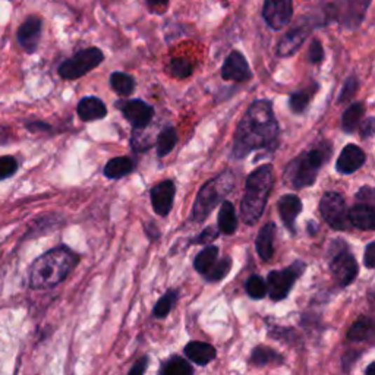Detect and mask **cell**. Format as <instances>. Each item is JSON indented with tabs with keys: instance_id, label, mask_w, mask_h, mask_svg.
Here are the masks:
<instances>
[{
	"instance_id": "obj_3",
	"label": "cell",
	"mask_w": 375,
	"mask_h": 375,
	"mask_svg": "<svg viewBox=\"0 0 375 375\" xmlns=\"http://www.w3.org/2000/svg\"><path fill=\"white\" fill-rule=\"evenodd\" d=\"M274 185V172L271 165L255 169L247 179L245 192L240 203V216L243 223L254 226L263 216L268 195Z\"/></svg>"
},
{
	"instance_id": "obj_32",
	"label": "cell",
	"mask_w": 375,
	"mask_h": 375,
	"mask_svg": "<svg viewBox=\"0 0 375 375\" xmlns=\"http://www.w3.org/2000/svg\"><path fill=\"white\" fill-rule=\"evenodd\" d=\"M219 257V248L214 245H207L193 261V267L200 274H205L207 270L214 264V261Z\"/></svg>"
},
{
	"instance_id": "obj_43",
	"label": "cell",
	"mask_w": 375,
	"mask_h": 375,
	"mask_svg": "<svg viewBox=\"0 0 375 375\" xmlns=\"http://www.w3.org/2000/svg\"><path fill=\"white\" fill-rule=\"evenodd\" d=\"M356 200H360L361 203L372 204V201H374V189L371 186H362L356 193Z\"/></svg>"
},
{
	"instance_id": "obj_6",
	"label": "cell",
	"mask_w": 375,
	"mask_h": 375,
	"mask_svg": "<svg viewBox=\"0 0 375 375\" xmlns=\"http://www.w3.org/2000/svg\"><path fill=\"white\" fill-rule=\"evenodd\" d=\"M369 2L371 0H322L325 20L356 28L362 22Z\"/></svg>"
},
{
	"instance_id": "obj_37",
	"label": "cell",
	"mask_w": 375,
	"mask_h": 375,
	"mask_svg": "<svg viewBox=\"0 0 375 375\" xmlns=\"http://www.w3.org/2000/svg\"><path fill=\"white\" fill-rule=\"evenodd\" d=\"M357 87H360V83H357V78L355 75H350L346 83L343 84V87H341L340 90V94L337 97V103H348L349 100H352V97L356 94L357 91Z\"/></svg>"
},
{
	"instance_id": "obj_11",
	"label": "cell",
	"mask_w": 375,
	"mask_h": 375,
	"mask_svg": "<svg viewBox=\"0 0 375 375\" xmlns=\"http://www.w3.org/2000/svg\"><path fill=\"white\" fill-rule=\"evenodd\" d=\"M115 106L123 113L125 119L134 126V129L146 128L154 118L153 106L146 104L142 100H122L116 102Z\"/></svg>"
},
{
	"instance_id": "obj_38",
	"label": "cell",
	"mask_w": 375,
	"mask_h": 375,
	"mask_svg": "<svg viewBox=\"0 0 375 375\" xmlns=\"http://www.w3.org/2000/svg\"><path fill=\"white\" fill-rule=\"evenodd\" d=\"M18 161L12 156H4L0 157V181H5V179L13 176L18 170Z\"/></svg>"
},
{
	"instance_id": "obj_47",
	"label": "cell",
	"mask_w": 375,
	"mask_h": 375,
	"mask_svg": "<svg viewBox=\"0 0 375 375\" xmlns=\"http://www.w3.org/2000/svg\"><path fill=\"white\" fill-rule=\"evenodd\" d=\"M145 232H146V235H149V238L151 240H156L160 236V231H158V227L154 224V221L145 227Z\"/></svg>"
},
{
	"instance_id": "obj_25",
	"label": "cell",
	"mask_w": 375,
	"mask_h": 375,
	"mask_svg": "<svg viewBox=\"0 0 375 375\" xmlns=\"http://www.w3.org/2000/svg\"><path fill=\"white\" fill-rule=\"evenodd\" d=\"M250 362L255 367H266V365H283L285 362V357L277 353L274 349L267 348V346H258L252 350L251 357H250Z\"/></svg>"
},
{
	"instance_id": "obj_36",
	"label": "cell",
	"mask_w": 375,
	"mask_h": 375,
	"mask_svg": "<svg viewBox=\"0 0 375 375\" xmlns=\"http://www.w3.org/2000/svg\"><path fill=\"white\" fill-rule=\"evenodd\" d=\"M170 74L177 79H185L192 74V64L185 57H175L170 62Z\"/></svg>"
},
{
	"instance_id": "obj_15",
	"label": "cell",
	"mask_w": 375,
	"mask_h": 375,
	"mask_svg": "<svg viewBox=\"0 0 375 375\" xmlns=\"http://www.w3.org/2000/svg\"><path fill=\"white\" fill-rule=\"evenodd\" d=\"M365 161H367V154L361 146L349 144L341 150L336 163V169L341 175H352L360 170L365 165Z\"/></svg>"
},
{
	"instance_id": "obj_17",
	"label": "cell",
	"mask_w": 375,
	"mask_h": 375,
	"mask_svg": "<svg viewBox=\"0 0 375 375\" xmlns=\"http://www.w3.org/2000/svg\"><path fill=\"white\" fill-rule=\"evenodd\" d=\"M277 207H279V214L286 226V229L292 235H296L295 221L302 211V201L299 200L298 195H293V193L283 195V197L279 200Z\"/></svg>"
},
{
	"instance_id": "obj_26",
	"label": "cell",
	"mask_w": 375,
	"mask_h": 375,
	"mask_svg": "<svg viewBox=\"0 0 375 375\" xmlns=\"http://www.w3.org/2000/svg\"><path fill=\"white\" fill-rule=\"evenodd\" d=\"M374 339V321L368 317H362L355 321L348 332V340L350 341H371Z\"/></svg>"
},
{
	"instance_id": "obj_28",
	"label": "cell",
	"mask_w": 375,
	"mask_h": 375,
	"mask_svg": "<svg viewBox=\"0 0 375 375\" xmlns=\"http://www.w3.org/2000/svg\"><path fill=\"white\" fill-rule=\"evenodd\" d=\"M161 375H192L193 368L188 361H185L181 356H172L168 361L161 364L158 371Z\"/></svg>"
},
{
	"instance_id": "obj_2",
	"label": "cell",
	"mask_w": 375,
	"mask_h": 375,
	"mask_svg": "<svg viewBox=\"0 0 375 375\" xmlns=\"http://www.w3.org/2000/svg\"><path fill=\"white\" fill-rule=\"evenodd\" d=\"M79 257L68 247H57L40 255L29 267V287L52 289L62 283L78 264Z\"/></svg>"
},
{
	"instance_id": "obj_9",
	"label": "cell",
	"mask_w": 375,
	"mask_h": 375,
	"mask_svg": "<svg viewBox=\"0 0 375 375\" xmlns=\"http://www.w3.org/2000/svg\"><path fill=\"white\" fill-rule=\"evenodd\" d=\"M320 213L324 221L334 231H349V210L345 198L337 192H325L320 201Z\"/></svg>"
},
{
	"instance_id": "obj_24",
	"label": "cell",
	"mask_w": 375,
	"mask_h": 375,
	"mask_svg": "<svg viewBox=\"0 0 375 375\" xmlns=\"http://www.w3.org/2000/svg\"><path fill=\"white\" fill-rule=\"evenodd\" d=\"M135 169L134 161L129 157H116L107 161L103 169V173L107 179H122L126 175L132 173Z\"/></svg>"
},
{
	"instance_id": "obj_13",
	"label": "cell",
	"mask_w": 375,
	"mask_h": 375,
	"mask_svg": "<svg viewBox=\"0 0 375 375\" xmlns=\"http://www.w3.org/2000/svg\"><path fill=\"white\" fill-rule=\"evenodd\" d=\"M43 29V20L40 16L31 15L16 31V40L27 53H34L39 47Z\"/></svg>"
},
{
	"instance_id": "obj_22",
	"label": "cell",
	"mask_w": 375,
	"mask_h": 375,
	"mask_svg": "<svg viewBox=\"0 0 375 375\" xmlns=\"http://www.w3.org/2000/svg\"><path fill=\"white\" fill-rule=\"evenodd\" d=\"M275 224L273 221H268L261 227V231L255 240V248L263 261H270L274 255V238H275Z\"/></svg>"
},
{
	"instance_id": "obj_4",
	"label": "cell",
	"mask_w": 375,
	"mask_h": 375,
	"mask_svg": "<svg viewBox=\"0 0 375 375\" xmlns=\"http://www.w3.org/2000/svg\"><path fill=\"white\" fill-rule=\"evenodd\" d=\"M332 153L333 149L327 141H322L315 149L302 153L289 163L285 170V182L296 189L314 185L318 172L330 160Z\"/></svg>"
},
{
	"instance_id": "obj_49",
	"label": "cell",
	"mask_w": 375,
	"mask_h": 375,
	"mask_svg": "<svg viewBox=\"0 0 375 375\" xmlns=\"http://www.w3.org/2000/svg\"><path fill=\"white\" fill-rule=\"evenodd\" d=\"M374 365H375V364H374V362H372V364H369V365H368V368H367V369H365V374H367V375H369V374H371V372H372V369H374Z\"/></svg>"
},
{
	"instance_id": "obj_29",
	"label": "cell",
	"mask_w": 375,
	"mask_h": 375,
	"mask_svg": "<svg viewBox=\"0 0 375 375\" xmlns=\"http://www.w3.org/2000/svg\"><path fill=\"white\" fill-rule=\"evenodd\" d=\"M177 142V132L173 126H166L161 129V132L157 137V142H156V150H157V156L158 157H165L168 156Z\"/></svg>"
},
{
	"instance_id": "obj_33",
	"label": "cell",
	"mask_w": 375,
	"mask_h": 375,
	"mask_svg": "<svg viewBox=\"0 0 375 375\" xmlns=\"http://www.w3.org/2000/svg\"><path fill=\"white\" fill-rule=\"evenodd\" d=\"M177 298H179V290L177 289H172L168 293H165V295H163L158 299V302L156 304V306L153 309V315L156 318H158V320L160 318H166L170 314L175 304L177 302Z\"/></svg>"
},
{
	"instance_id": "obj_45",
	"label": "cell",
	"mask_w": 375,
	"mask_h": 375,
	"mask_svg": "<svg viewBox=\"0 0 375 375\" xmlns=\"http://www.w3.org/2000/svg\"><path fill=\"white\" fill-rule=\"evenodd\" d=\"M361 356V353L357 350H349L345 356H343V369L349 371V367L353 365V362L357 360V357Z\"/></svg>"
},
{
	"instance_id": "obj_46",
	"label": "cell",
	"mask_w": 375,
	"mask_h": 375,
	"mask_svg": "<svg viewBox=\"0 0 375 375\" xmlns=\"http://www.w3.org/2000/svg\"><path fill=\"white\" fill-rule=\"evenodd\" d=\"M146 4H149L151 11H154L157 13H161L163 11H166L169 0H146Z\"/></svg>"
},
{
	"instance_id": "obj_34",
	"label": "cell",
	"mask_w": 375,
	"mask_h": 375,
	"mask_svg": "<svg viewBox=\"0 0 375 375\" xmlns=\"http://www.w3.org/2000/svg\"><path fill=\"white\" fill-rule=\"evenodd\" d=\"M245 289L248 296L252 299H263L267 295V285L259 275H251L245 283Z\"/></svg>"
},
{
	"instance_id": "obj_42",
	"label": "cell",
	"mask_w": 375,
	"mask_h": 375,
	"mask_svg": "<svg viewBox=\"0 0 375 375\" xmlns=\"http://www.w3.org/2000/svg\"><path fill=\"white\" fill-rule=\"evenodd\" d=\"M149 367V356H142L141 360H138L134 367L129 369V375H142Z\"/></svg>"
},
{
	"instance_id": "obj_48",
	"label": "cell",
	"mask_w": 375,
	"mask_h": 375,
	"mask_svg": "<svg viewBox=\"0 0 375 375\" xmlns=\"http://www.w3.org/2000/svg\"><path fill=\"white\" fill-rule=\"evenodd\" d=\"M309 233L311 235H315V232H318V226L314 223V221H309Z\"/></svg>"
},
{
	"instance_id": "obj_23",
	"label": "cell",
	"mask_w": 375,
	"mask_h": 375,
	"mask_svg": "<svg viewBox=\"0 0 375 375\" xmlns=\"http://www.w3.org/2000/svg\"><path fill=\"white\" fill-rule=\"evenodd\" d=\"M219 231L223 235H233L238 229V219H236V211L235 207L231 201H223L220 211H219Z\"/></svg>"
},
{
	"instance_id": "obj_10",
	"label": "cell",
	"mask_w": 375,
	"mask_h": 375,
	"mask_svg": "<svg viewBox=\"0 0 375 375\" xmlns=\"http://www.w3.org/2000/svg\"><path fill=\"white\" fill-rule=\"evenodd\" d=\"M341 245L343 247H340L330 258V270L336 282L341 287H346L355 282L360 267H357L355 255L349 251L346 242Z\"/></svg>"
},
{
	"instance_id": "obj_35",
	"label": "cell",
	"mask_w": 375,
	"mask_h": 375,
	"mask_svg": "<svg viewBox=\"0 0 375 375\" xmlns=\"http://www.w3.org/2000/svg\"><path fill=\"white\" fill-rule=\"evenodd\" d=\"M311 93L306 91V90H302V91H296L290 95L289 99V106H290V110L295 113V115H301V113H304L309 104V100H311Z\"/></svg>"
},
{
	"instance_id": "obj_8",
	"label": "cell",
	"mask_w": 375,
	"mask_h": 375,
	"mask_svg": "<svg viewBox=\"0 0 375 375\" xmlns=\"http://www.w3.org/2000/svg\"><path fill=\"white\" fill-rule=\"evenodd\" d=\"M104 60V55L97 47H88L84 50L78 52L75 56L71 59L64 60L57 72L63 79H78L81 76L87 75L90 71L99 67V64Z\"/></svg>"
},
{
	"instance_id": "obj_19",
	"label": "cell",
	"mask_w": 375,
	"mask_h": 375,
	"mask_svg": "<svg viewBox=\"0 0 375 375\" xmlns=\"http://www.w3.org/2000/svg\"><path fill=\"white\" fill-rule=\"evenodd\" d=\"M76 113L81 121L94 122L106 118L107 109L104 103L100 99H97V97H84V99L78 103Z\"/></svg>"
},
{
	"instance_id": "obj_20",
	"label": "cell",
	"mask_w": 375,
	"mask_h": 375,
	"mask_svg": "<svg viewBox=\"0 0 375 375\" xmlns=\"http://www.w3.org/2000/svg\"><path fill=\"white\" fill-rule=\"evenodd\" d=\"M350 224L361 231H374L375 227V211L372 204L360 203L349 210Z\"/></svg>"
},
{
	"instance_id": "obj_16",
	"label": "cell",
	"mask_w": 375,
	"mask_h": 375,
	"mask_svg": "<svg viewBox=\"0 0 375 375\" xmlns=\"http://www.w3.org/2000/svg\"><path fill=\"white\" fill-rule=\"evenodd\" d=\"M175 193L176 188L173 181H163L151 189L150 192L151 205L158 216L166 217L170 213L173 207Z\"/></svg>"
},
{
	"instance_id": "obj_5",
	"label": "cell",
	"mask_w": 375,
	"mask_h": 375,
	"mask_svg": "<svg viewBox=\"0 0 375 375\" xmlns=\"http://www.w3.org/2000/svg\"><path fill=\"white\" fill-rule=\"evenodd\" d=\"M233 186L235 175L232 170H224L214 179L208 181L197 195L189 220L192 223H203L210 216L211 211L232 192Z\"/></svg>"
},
{
	"instance_id": "obj_18",
	"label": "cell",
	"mask_w": 375,
	"mask_h": 375,
	"mask_svg": "<svg viewBox=\"0 0 375 375\" xmlns=\"http://www.w3.org/2000/svg\"><path fill=\"white\" fill-rule=\"evenodd\" d=\"M308 34L309 29L306 27H296L290 29L282 37L279 46H277V55L282 57H289L292 55H295L304 44V41L306 40Z\"/></svg>"
},
{
	"instance_id": "obj_27",
	"label": "cell",
	"mask_w": 375,
	"mask_h": 375,
	"mask_svg": "<svg viewBox=\"0 0 375 375\" xmlns=\"http://www.w3.org/2000/svg\"><path fill=\"white\" fill-rule=\"evenodd\" d=\"M365 113V106L362 103H353L350 104L341 116V129L346 134H352L360 126Z\"/></svg>"
},
{
	"instance_id": "obj_7",
	"label": "cell",
	"mask_w": 375,
	"mask_h": 375,
	"mask_svg": "<svg viewBox=\"0 0 375 375\" xmlns=\"http://www.w3.org/2000/svg\"><path fill=\"white\" fill-rule=\"evenodd\" d=\"M306 264L301 259L285 270H273L267 275V293L273 301H282L287 298L293 285L305 273Z\"/></svg>"
},
{
	"instance_id": "obj_44",
	"label": "cell",
	"mask_w": 375,
	"mask_h": 375,
	"mask_svg": "<svg viewBox=\"0 0 375 375\" xmlns=\"http://www.w3.org/2000/svg\"><path fill=\"white\" fill-rule=\"evenodd\" d=\"M372 134H374V118L369 116L368 119L364 121V123L361 126V137L364 139H367V138L372 137Z\"/></svg>"
},
{
	"instance_id": "obj_1",
	"label": "cell",
	"mask_w": 375,
	"mask_h": 375,
	"mask_svg": "<svg viewBox=\"0 0 375 375\" xmlns=\"http://www.w3.org/2000/svg\"><path fill=\"white\" fill-rule=\"evenodd\" d=\"M279 135L280 129L273 103L257 100L248 107L235 130L232 156L235 158H245L255 150L274 151L279 145Z\"/></svg>"
},
{
	"instance_id": "obj_39",
	"label": "cell",
	"mask_w": 375,
	"mask_h": 375,
	"mask_svg": "<svg viewBox=\"0 0 375 375\" xmlns=\"http://www.w3.org/2000/svg\"><path fill=\"white\" fill-rule=\"evenodd\" d=\"M219 238V232L214 227H205V229L193 239L189 240V243H198V245H210L211 242L216 240Z\"/></svg>"
},
{
	"instance_id": "obj_21",
	"label": "cell",
	"mask_w": 375,
	"mask_h": 375,
	"mask_svg": "<svg viewBox=\"0 0 375 375\" xmlns=\"http://www.w3.org/2000/svg\"><path fill=\"white\" fill-rule=\"evenodd\" d=\"M184 352L188 356L189 361L200 367L208 365L211 361H214L217 356L214 346L204 343V341H191V343L185 346Z\"/></svg>"
},
{
	"instance_id": "obj_12",
	"label": "cell",
	"mask_w": 375,
	"mask_h": 375,
	"mask_svg": "<svg viewBox=\"0 0 375 375\" xmlns=\"http://www.w3.org/2000/svg\"><path fill=\"white\" fill-rule=\"evenodd\" d=\"M263 16L270 28L283 29L293 16L292 0H264Z\"/></svg>"
},
{
	"instance_id": "obj_40",
	"label": "cell",
	"mask_w": 375,
	"mask_h": 375,
	"mask_svg": "<svg viewBox=\"0 0 375 375\" xmlns=\"http://www.w3.org/2000/svg\"><path fill=\"white\" fill-rule=\"evenodd\" d=\"M308 59L314 64H318L322 62L324 50H322V46H321L320 40H313L311 46H309V50H308Z\"/></svg>"
},
{
	"instance_id": "obj_30",
	"label": "cell",
	"mask_w": 375,
	"mask_h": 375,
	"mask_svg": "<svg viewBox=\"0 0 375 375\" xmlns=\"http://www.w3.org/2000/svg\"><path fill=\"white\" fill-rule=\"evenodd\" d=\"M232 270V258L231 257H223L220 259H216L214 264L211 266L205 274H203L205 277L207 282L211 283H217L220 280H223L224 277L231 273Z\"/></svg>"
},
{
	"instance_id": "obj_31",
	"label": "cell",
	"mask_w": 375,
	"mask_h": 375,
	"mask_svg": "<svg viewBox=\"0 0 375 375\" xmlns=\"http://www.w3.org/2000/svg\"><path fill=\"white\" fill-rule=\"evenodd\" d=\"M110 86L119 95L128 97L135 90V79L125 72H113L110 76Z\"/></svg>"
},
{
	"instance_id": "obj_41",
	"label": "cell",
	"mask_w": 375,
	"mask_h": 375,
	"mask_svg": "<svg viewBox=\"0 0 375 375\" xmlns=\"http://www.w3.org/2000/svg\"><path fill=\"white\" fill-rule=\"evenodd\" d=\"M364 263H365L367 268H374L375 267V242H369L368 247L365 248Z\"/></svg>"
},
{
	"instance_id": "obj_14",
	"label": "cell",
	"mask_w": 375,
	"mask_h": 375,
	"mask_svg": "<svg viewBox=\"0 0 375 375\" xmlns=\"http://www.w3.org/2000/svg\"><path fill=\"white\" fill-rule=\"evenodd\" d=\"M252 74L250 69V64L242 53L232 52L227 56L223 68H221V78L224 81H235V83H245L251 79Z\"/></svg>"
}]
</instances>
